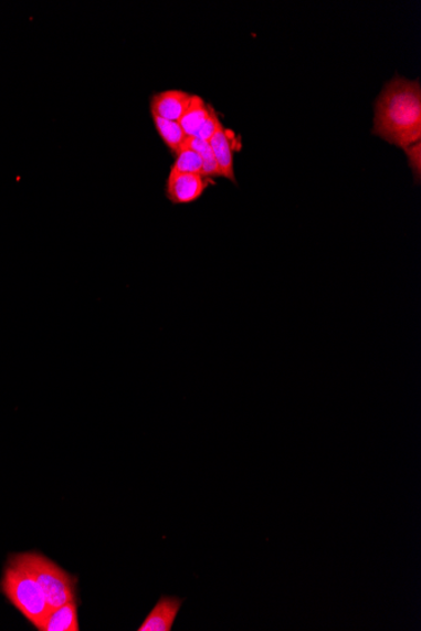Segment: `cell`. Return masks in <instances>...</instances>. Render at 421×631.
I'll return each mask as SVG.
<instances>
[{
  "label": "cell",
  "mask_w": 421,
  "mask_h": 631,
  "mask_svg": "<svg viewBox=\"0 0 421 631\" xmlns=\"http://www.w3.org/2000/svg\"><path fill=\"white\" fill-rule=\"evenodd\" d=\"M402 150L421 140V86L419 80L396 76L375 103L373 130Z\"/></svg>",
  "instance_id": "cell-1"
},
{
  "label": "cell",
  "mask_w": 421,
  "mask_h": 631,
  "mask_svg": "<svg viewBox=\"0 0 421 631\" xmlns=\"http://www.w3.org/2000/svg\"><path fill=\"white\" fill-rule=\"evenodd\" d=\"M2 590L24 618L42 631L52 609L34 577L22 567L9 562L3 577Z\"/></svg>",
  "instance_id": "cell-2"
},
{
  "label": "cell",
  "mask_w": 421,
  "mask_h": 631,
  "mask_svg": "<svg viewBox=\"0 0 421 631\" xmlns=\"http://www.w3.org/2000/svg\"><path fill=\"white\" fill-rule=\"evenodd\" d=\"M11 564L22 567L39 582L51 609L74 601L76 595L75 580L49 558L38 554H23L12 558Z\"/></svg>",
  "instance_id": "cell-3"
},
{
  "label": "cell",
  "mask_w": 421,
  "mask_h": 631,
  "mask_svg": "<svg viewBox=\"0 0 421 631\" xmlns=\"http://www.w3.org/2000/svg\"><path fill=\"white\" fill-rule=\"evenodd\" d=\"M210 185L211 179L201 175L179 173L170 170L166 196L173 204H190L199 201Z\"/></svg>",
  "instance_id": "cell-4"
},
{
  "label": "cell",
  "mask_w": 421,
  "mask_h": 631,
  "mask_svg": "<svg viewBox=\"0 0 421 631\" xmlns=\"http://www.w3.org/2000/svg\"><path fill=\"white\" fill-rule=\"evenodd\" d=\"M192 94L167 90L150 97V113L166 120L179 122L192 101Z\"/></svg>",
  "instance_id": "cell-5"
},
{
  "label": "cell",
  "mask_w": 421,
  "mask_h": 631,
  "mask_svg": "<svg viewBox=\"0 0 421 631\" xmlns=\"http://www.w3.org/2000/svg\"><path fill=\"white\" fill-rule=\"evenodd\" d=\"M183 599L162 597L151 609L138 631H170L175 625L179 609L182 608Z\"/></svg>",
  "instance_id": "cell-6"
},
{
  "label": "cell",
  "mask_w": 421,
  "mask_h": 631,
  "mask_svg": "<svg viewBox=\"0 0 421 631\" xmlns=\"http://www.w3.org/2000/svg\"><path fill=\"white\" fill-rule=\"evenodd\" d=\"M209 143L212 148L214 158L218 160L222 177L231 180L232 183L238 185L235 176L234 150H232L230 135L225 128H223L222 124Z\"/></svg>",
  "instance_id": "cell-7"
},
{
  "label": "cell",
  "mask_w": 421,
  "mask_h": 631,
  "mask_svg": "<svg viewBox=\"0 0 421 631\" xmlns=\"http://www.w3.org/2000/svg\"><path fill=\"white\" fill-rule=\"evenodd\" d=\"M210 107L211 105L206 104L201 96H192L190 105H188L187 111L178 122L188 138L199 137V133L210 115Z\"/></svg>",
  "instance_id": "cell-8"
},
{
  "label": "cell",
  "mask_w": 421,
  "mask_h": 631,
  "mask_svg": "<svg viewBox=\"0 0 421 631\" xmlns=\"http://www.w3.org/2000/svg\"><path fill=\"white\" fill-rule=\"evenodd\" d=\"M78 616L75 600L52 609L42 631H78Z\"/></svg>",
  "instance_id": "cell-9"
},
{
  "label": "cell",
  "mask_w": 421,
  "mask_h": 631,
  "mask_svg": "<svg viewBox=\"0 0 421 631\" xmlns=\"http://www.w3.org/2000/svg\"><path fill=\"white\" fill-rule=\"evenodd\" d=\"M151 119H154L160 139L165 141L170 151L178 155L183 149L188 138L182 126L178 122L166 120L157 115H151Z\"/></svg>",
  "instance_id": "cell-10"
},
{
  "label": "cell",
  "mask_w": 421,
  "mask_h": 631,
  "mask_svg": "<svg viewBox=\"0 0 421 631\" xmlns=\"http://www.w3.org/2000/svg\"><path fill=\"white\" fill-rule=\"evenodd\" d=\"M183 148H190L199 155L203 161L202 176L206 178L222 177L221 170L217 158H214L212 148L209 141H203L197 138H187Z\"/></svg>",
  "instance_id": "cell-11"
},
{
  "label": "cell",
  "mask_w": 421,
  "mask_h": 631,
  "mask_svg": "<svg viewBox=\"0 0 421 631\" xmlns=\"http://www.w3.org/2000/svg\"><path fill=\"white\" fill-rule=\"evenodd\" d=\"M175 172L179 173H190V175H201L203 172V161L197 153L190 148H183L176 155V160L170 168Z\"/></svg>",
  "instance_id": "cell-12"
},
{
  "label": "cell",
  "mask_w": 421,
  "mask_h": 631,
  "mask_svg": "<svg viewBox=\"0 0 421 631\" xmlns=\"http://www.w3.org/2000/svg\"><path fill=\"white\" fill-rule=\"evenodd\" d=\"M220 125H221L220 117L217 111H214V107L211 105L208 120L204 122L199 133V137H197V139H201L203 141H210L214 133H217L218 129L220 128Z\"/></svg>",
  "instance_id": "cell-13"
},
{
  "label": "cell",
  "mask_w": 421,
  "mask_h": 631,
  "mask_svg": "<svg viewBox=\"0 0 421 631\" xmlns=\"http://www.w3.org/2000/svg\"><path fill=\"white\" fill-rule=\"evenodd\" d=\"M404 151L407 153L408 156V161L411 172H413L415 182L417 185H419L421 178V141L414 144V146L404 149Z\"/></svg>",
  "instance_id": "cell-14"
}]
</instances>
